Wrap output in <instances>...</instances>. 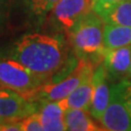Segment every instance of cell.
<instances>
[{
  "mask_svg": "<svg viewBox=\"0 0 131 131\" xmlns=\"http://www.w3.org/2000/svg\"><path fill=\"white\" fill-rule=\"evenodd\" d=\"M6 57L21 63L44 82L57 83L69 76L79 64L65 34L27 33L6 51Z\"/></svg>",
  "mask_w": 131,
  "mask_h": 131,
  "instance_id": "cell-1",
  "label": "cell"
},
{
  "mask_svg": "<svg viewBox=\"0 0 131 131\" xmlns=\"http://www.w3.org/2000/svg\"><path fill=\"white\" fill-rule=\"evenodd\" d=\"M104 24L102 18L91 10L66 34L71 49L79 60L95 68L103 62L105 54Z\"/></svg>",
  "mask_w": 131,
  "mask_h": 131,
  "instance_id": "cell-2",
  "label": "cell"
},
{
  "mask_svg": "<svg viewBox=\"0 0 131 131\" xmlns=\"http://www.w3.org/2000/svg\"><path fill=\"white\" fill-rule=\"evenodd\" d=\"M130 83L129 79H123L111 84L109 103L99 121L104 130L131 131V114L127 103Z\"/></svg>",
  "mask_w": 131,
  "mask_h": 131,
  "instance_id": "cell-3",
  "label": "cell"
},
{
  "mask_svg": "<svg viewBox=\"0 0 131 131\" xmlns=\"http://www.w3.org/2000/svg\"><path fill=\"white\" fill-rule=\"evenodd\" d=\"M95 67L89 63L80 60L76 69L69 76L57 83H48L39 86L27 97V100L36 102L40 106L51 101H58L67 97L75 90L89 73L94 71Z\"/></svg>",
  "mask_w": 131,
  "mask_h": 131,
  "instance_id": "cell-4",
  "label": "cell"
},
{
  "mask_svg": "<svg viewBox=\"0 0 131 131\" xmlns=\"http://www.w3.org/2000/svg\"><path fill=\"white\" fill-rule=\"evenodd\" d=\"M0 84L27 99L44 82L21 63L9 57H2L0 58Z\"/></svg>",
  "mask_w": 131,
  "mask_h": 131,
  "instance_id": "cell-5",
  "label": "cell"
},
{
  "mask_svg": "<svg viewBox=\"0 0 131 131\" xmlns=\"http://www.w3.org/2000/svg\"><path fill=\"white\" fill-rule=\"evenodd\" d=\"M93 0H59L47 17L49 27L67 34L80 19L92 10Z\"/></svg>",
  "mask_w": 131,
  "mask_h": 131,
  "instance_id": "cell-6",
  "label": "cell"
},
{
  "mask_svg": "<svg viewBox=\"0 0 131 131\" xmlns=\"http://www.w3.org/2000/svg\"><path fill=\"white\" fill-rule=\"evenodd\" d=\"M40 107L13 89L0 88V118L3 122H19L38 112Z\"/></svg>",
  "mask_w": 131,
  "mask_h": 131,
  "instance_id": "cell-7",
  "label": "cell"
},
{
  "mask_svg": "<svg viewBox=\"0 0 131 131\" xmlns=\"http://www.w3.org/2000/svg\"><path fill=\"white\" fill-rule=\"evenodd\" d=\"M92 83H93V90H92L89 113L91 114V116L95 121L99 122L109 103L111 84H112L109 81L107 71L103 62H101L94 69Z\"/></svg>",
  "mask_w": 131,
  "mask_h": 131,
  "instance_id": "cell-8",
  "label": "cell"
},
{
  "mask_svg": "<svg viewBox=\"0 0 131 131\" xmlns=\"http://www.w3.org/2000/svg\"><path fill=\"white\" fill-rule=\"evenodd\" d=\"M130 63L131 45L105 50L103 64L111 83L126 79Z\"/></svg>",
  "mask_w": 131,
  "mask_h": 131,
  "instance_id": "cell-9",
  "label": "cell"
},
{
  "mask_svg": "<svg viewBox=\"0 0 131 131\" xmlns=\"http://www.w3.org/2000/svg\"><path fill=\"white\" fill-rule=\"evenodd\" d=\"M93 72L94 71H92L85 76L79 86L73 90L67 97L57 101L64 112L69 109H83L89 111L93 90Z\"/></svg>",
  "mask_w": 131,
  "mask_h": 131,
  "instance_id": "cell-10",
  "label": "cell"
},
{
  "mask_svg": "<svg viewBox=\"0 0 131 131\" xmlns=\"http://www.w3.org/2000/svg\"><path fill=\"white\" fill-rule=\"evenodd\" d=\"M39 116L42 122L43 129L46 131L67 130L64 121V111L57 101H51L41 105Z\"/></svg>",
  "mask_w": 131,
  "mask_h": 131,
  "instance_id": "cell-11",
  "label": "cell"
},
{
  "mask_svg": "<svg viewBox=\"0 0 131 131\" xmlns=\"http://www.w3.org/2000/svg\"><path fill=\"white\" fill-rule=\"evenodd\" d=\"M67 130L71 131H100L103 127L92 119V116L88 110L69 109L64 113Z\"/></svg>",
  "mask_w": 131,
  "mask_h": 131,
  "instance_id": "cell-12",
  "label": "cell"
},
{
  "mask_svg": "<svg viewBox=\"0 0 131 131\" xmlns=\"http://www.w3.org/2000/svg\"><path fill=\"white\" fill-rule=\"evenodd\" d=\"M30 21L36 25L45 23L48 15L59 0H18Z\"/></svg>",
  "mask_w": 131,
  "mask_h": 131,
  "instance_id": "cell-13",
  "label": "cell"
},
{
  "mask_svg": "<svg viewBox=\"0 0 131 131\" xmlns=\"http://www.w3.org/2000/svg\"><path fill=\"white\" fill-rule=\"evenodd\" d=\"M131 45V26L117 24H104V47L105 50Z\"/></svg>",
  "mask_w": 131,
  "mask_h": 131,
  "instance_id": "cell-14",
  "label": "cell"
},
{
  "mask_svg": "<svg viewBox=\"0 0 131 131\" xmlns=\"http://www.w3.org/2000/svg\"><path fill=\"white\" fill-rule=\"evenodd\" d=\"M104 24L131 26V0H123L102 17Z\"/></svg>",
  "mask_w": 131,
  "mask_h": 131,
  "instance_id": "cell-15",
  "label": "cell"
},
{
  "mask_svg": "<svg viewBox=\"0 0 131 131\" xmlns=\"http://www.w3.org/2000/svg\"><path fill=\"white\" fill-rule=\"evenodd\" d=\"M20 128L23 131H42L44 130L42 126V122L40 119L39 113L36 112L28 116L24 119L19 121Z\"/></svg>",
  "mask_w": 131,
  "mask_h": 131,
  "instance_id": "cell-16",
  "label": "cell"
},
{
  "mask_svg": "<svg viewBox=\"0 0 131 131\" xmlns=\"http://www.w3.org/2000/svg\"><path fill=\"white\" fill-rule=\"evenodd\" d=\"M122 1L123 0H93L92 10L102 18L104 15L107 14L110 10Z\"/></svg>",
  "mask_w": 131,
  "mask_h": 131,
  "instance_id": "cell-17",
  "label": "cell"
},
{
  "mask_svg": "<svg viewBox=\"0 0 131 131\" xmlns=\"http://www.w3.org/2000/svg\"><path fill=\"white\" fill-rule=\"evenodd\" d=\"M7 21V0H0V34Z\"/></svg>",
  "mask_w": 131,
  "mask_h": 131,
  "instance_id": "cell-18",
  "label": "cell"
},
{
  "mask_svg": "<svg viewBox=\"0 0 131 131\" xmlns=\"http://www.w3.org/2000/svg\"><path fill=\"white\" fill-rule=\"evenodd\" d=\"M127 103H128V108H129V111H130V114H131V83H130V84H129V88H128Z\"/></svg>",
  "mask_w": 131,
  "mask_h": 131,
  "instance_id": "cell-19",
  "label": "cell"
},
{
  "mask_svg": "<svg viewBox=\"0 0 131 131\" xmlns=\"http://www.w3.org/2000/svg\"><path fill=\"white\" fill-rule=\"evenodd\" d=\"M126 79L131 80V63H130V66H129V69H128V73H127Z\"/></svg>",
  "mask_w": 131,
  "mask_h": 131,
  "instance_id": "cell-20",
  "label": "cell"
},
{
  "mask_svg": "<svg viewBox=\"0 0 131 131\" xmlns=\"http://www.w3.org/2000/svg\"><path fill=\"white\" fill-rule=\"evenodd\" d=\"M4 122H3V121H2L1 118H0V128H1V125H2V124H3Z\"/></svg>",
  "mask_w": 131,
  "mask_h": 131,
  "instance_id": "cell-21",
  "label": "cell"
},
{
  "mask_svg": "<svg viewBox=\"0 0 131 131\" xmlns=\"http://www.w3.org/2000/svg\"><path fill=\"white\" fill-rule=\"evenodd\" d=\"M0 88H2V86H1V84H0Z\"/></svg>",
  "mask_w": 131,
  "mask_h": 131,
  "instance_id": "cell-22",
  "label": "cell"
}]
</instances>
